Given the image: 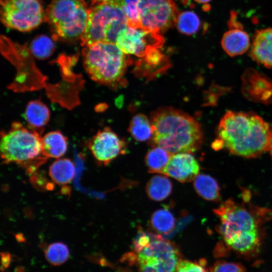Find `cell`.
Wrapping results in <instances>:
<instances>
[{"label":"cell","mask_w":272,"mask_h":272,"mask_svg":"<svg viewBox=\"0 0 272 272\" xmlns=\"http://www.w3.org/2000/svg\"><path fill=\"white\" fill-rule=\"evenodd\" d=\"M214 212L220 219L218 232L227 247L246 258L258 254L263 239L262 218H271L270 210L248 208L229 199Z\"/></svg>","instance_id":"6da1fadb"},{"label":"cell","mask_w":272,"mask_h":272,"mask_svg":"<svg viewBox=\"0 0 272 272\" xmlns=\"http://www.w3.org/2000/svg\"><path fill=\"white\" fill-rule=\"evenodd\" d=\"M216 134L213 149H225L233 155L251 158L268 151L271 128L253 112L229 110L220 121Z\"/></svg>","instance_id":"7a4b0ae2"},{"label":"cell","mask_w":272,"mask_h":272,"mask_svg":"<svg viewBox=\"0 0 272 272\" xmlns=\"http://www.w3.org/2000/svg\"><path fill=\"white\" fill-rule=\"evenodd\" d=\"M155 146L171 155L191 153L199 149L203 141L200 125L188 114L171 107L159 109L151 120Z\"/></svg>","instance_id":"3957f363"},{"label":"cell","mask_w":272,"mask_h":272,"mask_svg":"<svg viewBox=\"0 0 272 272\" xmlns=\"http://www.w3.org/2000/svg\"><path fill=\"white\" fill-rule=\"evenodd\" d=\"M133 252L127 257L138 266L139 272H176L182 259L176 245L161 235L138 228L133 242Z\"/></svg>","instance_id":"277c9868"},{"label":"cell","mask_w":272,"mask_h":272,"mask_svg":"<svg viewBox=\"0 0 272 272\" xmlns=\"http://www.w3.org/2000/svg\"><path fill=\"white\" fill-rule=\"evenodd\" d=\"M40 132L14 122L8 131L1 132L0 152L4 164L15 163L29 173L44 164L47 158L42 151Z\"/></svg>","instance_id":"5b68a950"},{"label":"cell","mask_w":272,"mask_h":272,"mask_svg":"<svg viewBox=\"0 0 272 272\" xmlns=\"http://www.w3.org/2000/svg\"><path fill=\"white\" fill-rule=\"evenodd\" d=\"M82 56L85 70L93 81L113 86L122 79L127 61L116 44L98 42L85 46Z\"/></svg>","instance_id":"8992f818"},{"label":"cell","mask_w":272,"mask_h":272,"mask_svg":"<svg viewBox=\"0 0 272 272\" xmlns=\"http://www.w3.org/2000/svg\"><path fill=\"white\" fill-rule=\"evenodd\" d=\"M127 26L124 12L111 1L91 0L81 44L83 46L98 42L115 44L119 33Z\"/></svg>","instance_id":"52a82bcc"},{"label":"cell","mask_w":272,"mask_h":272,"mask_svg":"<svg viewBox=\"0 0 272 272\" xmlns=\"http://www.w3.org/2000/svg\"><path fill=\"white\" fill-rule=\"evenodd\" d=\"M89 7L84 0H52L45 9V21L53 38L66 41L80 39L86 27Z\"/></svg>","instance_id":"ba28073f"},{"label":"cell","mask_w":272,"mask_h":272,"mask_svg":"<svg viewBox=\"0 0 272 272\" xmlns=\"http://www.w3.org/2000/svg\"><path fill=\"white\" fill-rule=\"evenodd\" d=\"M1 5V20L8 28L27 32L45 21L40 0H2Z\"/></svg>","instance_id":"9c48e42d"},{"label":"cell","mask_w":272,"mask_h":272,"mask_svg":"<svg viewBox=\"0 0 272 272\" xmlns=\"http://www.w3.org/2000/svg\"><path fill=\"white\" fill-rule=\"evenodd\" d=\"M138 9L141 27L158 33L175 25L179 14L173 0H140Z\"/></svg>","instance_id":"30bf717a"},{"label":"cell","mask_w":272,"mask_h":272,"mask_svg":"<svg viewBox=\"0 0 272 272\" xmlns=\"http://www.w3.org/2000/svg\"><path fill=\"white\" fill-rule=\"evenodd\" d=\"M163 41L158 33L127 26L119 33L115 44L124 54L143 57L149 49L160 47Z\"/></svg>","instance_id":"8fae6325"},{"label":"cell","mask_w":272,"mask_h":272,"mask_svg":"<svg viewBox=\"0 0 272 272\" xmlns=\"http://www.w3.org/2000/svg\"><path fill=\"white\" fill-rule=\"evenodd\" d=\"M88 147L97 164L104 166L126 150L124 141L109 127L99 130L89 141Z\"/></svg>","instance_id":"7c38bea8"},{"label":"cell","mask_w":272,"mask_h":272,"mask_svg":"<svg viewBox=\"0 0 272 272\" xmlns=\"http://www.w3.org/2000/svg\"><path fill=\"white\" fill-rule=\"evenodd\" d=\"M242 93L248 100L264 104H272V80L252 68L242 76Z\"/></svg>","instance_id":"4fadbf2b"},{"label":"cell","mask_w":272,"mask_h":272,"mask_svg":"<svg viewBox=\"0 0 272 272\" xmlns=\"http://www.w3.org/2000/svg\"><path fill=\"white\" fill-rule=\"evenodd\" d=\"M199 172V166L190 153H180L172 155L163 174L181 182L191 181Z\"/></svg>","instance_id":"5bb4252c"},{"label":"cell","mask_w":272,"mask_h":272,"mask_svg":"<svg viewBox=\"0 0 272 272\" xmlns=\"http://www.w3.org/2000/svg\"><path fill=\"white\" fill-rule=\"evenodd\" d=\"M249 55L258 64L272 67V28L255 32Z\"/></svg>","instance_id":"9a60e30c"},{"label":"cell","mask_w":272,"mask_h":272,"mask_svg":"<svg viewBox=\"0 0 272 272\" xmlns=\"http://www.w3.org/2000/svg\"><path fill=\"white\" fill-rule=\"evenodd\" d=\"M221 45L225 52L230 56H235L246 52L250 46L249 35L243 26L229 28L223 35Z\"/></svg>","instance_id":"2e32d148"},{"label":"cell","mask_w":272,"mask_h":272,"mask_svg":"<svg viewBox=\"0 0 272 272\" xmlns=\"http://www.w3.org/2000/svg\"><path fill=\"white\" fill-rule=\"evenodd\" d=\"M42 151L47 158L59 159L67 149L66 138L59 130L49 132L42 137Z\"/></svg>","instance_id":"e0dca14e"},{"label":"cell","mask_w":272,"mask_h":272,"mask_svg":"<svg viewBox=\"0 0 272 272\" xmlns=\"http://www.w3.org/2000/svg\"><path fill=\"white\" fill-rule=\"evenodd\" d=\"M48 173L53 182L65 185L71 183L75 176V165L69 159H57L50 165Z\"/></svg>","instance_id":"ac0fdd59"},{"label":"cell","mask_w":272,"mask_h":272,"mask_svg":"<svg viewBox=\"0 0 272 272\" xmlns=\"http://www.w3.org/2000/svg\"><path fill=\"white\" fill-rule=\"evenodd\" d=\"M24 116L29 126L40 130L48 122L50 112L48 107L43 102L36 100L28 103Z\"/></svg>","instance_id":"d6986e66"},{"label":"cell","mask_w":272,"mask_h":272,"mask_svg":"<svg viewBox=\"0 0 272 272\" xmlns=\"http://www.w3.org/2000/svg\"><path fill=\"white\" fill-rule=\"evenodd\" d=\"M172 184L167 177L155 175L148 182L146 187L148 197L153 200L160 201L165 199L171 194Z\"/></svg>","instance_id":"ffe728a7"},{"label":"cell","mask_w":272,"mask_h":272,"mask_svg":"<svg viewBox=\"0 0 272 272\" xmlns=\"http://www.w3.org/2000/svg\"><path fill=\"white\" fill-rule=\"evenodd\" d=\"M175 218L167 209H159L152 215L150 221V228L158 234H168L175 228Z\"/></svg>","instance_id":"44dd1931"},{"label":"cell","mask_w":272,"mask_h":272,"mask_svg":"<svg viewBox=\"0 0 272 272\" xmlns=\"http://www.w3.org/2000/svg\"><path fill=\"white\" fill-rule=\"evenodd\" d=\"M194 188L197 194L210 201L220 198V187L216 180L210 175L198 174L194 180Z\"/></svg>","instance_id":"7402d4cb"},{"label":"cell","mask_w":272,"mask_h":272,"mask_svg":"<svg viewBox=\"0 0 272 272\" xmlns=\"http://www.w3.org/2000/svg\"><path fill=\"white\" fill-rule=\"evenodd\" d=\"M172 155L164 149L155 146L145 157V163L150 173H163Z\"/></svg>","instance_id":"603a6c76"},{"label":"cell","mask_w":272,"mask_h":272,"mask_svg":"<svg viewBox=\"0 0 272 272\" xmlns=\"http://www.w3.org/2000/svg\"><path fill=\"white\" fill-rule=\"evenodd\" d=\"M128 130L137 141H146L152 137L151 122L143 114L139 113L133 116L130 121Z\"/></svg>","instance_id":"cb8c5ba5"},{"label":"cell","mask_w":272,"mask_h":272,"mask_svg":"<svg viewBox=\"0 0 272 272\" xmlns=\"http://www.w3.org/2000/svg\"><path fill=\"white\" fill-rule=\"evenodd\" d=\"M176 25L179 32L191 35L198 31L201 23L199 17L194 12L186 11L179 14Z\"/></svg>","instance_id":"d4e9b609"},{"label":"cell","mask_w":272,"mask_h":272,"mask_svg":"<svg viewBox=\"0 0 272 272\" xmlns=\"http://www.w3.org/2000/svg\"><path fill=\"white\" fill-rule=\"evenodd\" d=\"M44 255L49 263L53 265H59L67 260L70 251L66 245L60 242L48 245L44 251Z\"/></svg>","instance_id":"484cf974"},{"label":"cell","mask_w":272,"mask_h":272,"mask_svg":"<svg viewBox=\"0 0 272 272\" xmlns=\"http://www.w3.org/2000/svg\"><path fill=\"white\" fill-rule=\"evenodd\" d=\"M30 49L34 56L38 59H45L50 56L54 50L52 39L44 35L36 36L31 42Z\"/></svg>","instance_id":"4316f807"},{"label":"cell","mask_w":272,"mask_h":272,"mask_svg":"<svg viewBox=\"0 0 272 272\" xmlns=\"http://www.w3.org/2000/svg\"><path fill=\"white\" fill-rule=\"evenodd\" d=\"M124 12L128 26L142 27L140 22L138 5L140 0H110Z\"/></svg>","instance_id":"83f0119b"},{"label":"cell","mask_w":272,"mask_h":272,"mask_svg":"<svg viewBox=\"0 0 272 272\" xmlns=\"http://www.w3.org/2000/svg\"><path fill=\"white\" fill-rule=\"evenodd\" d=\"M176 272H208L207 262L204 259L194 261L181 259Z\"/></svg>","instance_id":"f1b7e54d"},{"label":"cell","mask_w":272,"mask_h":272,"mask_svg":"<svg viewBox=\"0 0 272 272\" xmlns=\"http://www.w3.org/2000/svg\"><path fill=\"white\" fill-rule=\"evenodd\" d=\"M210 272H246L240 263L218 260L210 267Z\"/></svg>","instance_id":"f546056e"},{"label":"cell","mask_w":272,"mask_h":272,"mask_svg":"<svg viewBox=\"0 0 272 272\" xmlns=\"http://www.w3.org/2000/svg\"><path fill=\"white\" fill-rule=\"evenodd\" d=\"M2 257V266L1 269H5L7 268L10 263L11 262V255L6 252L1 253Z\"/></svg>","instance_id":"4dcf8cb0"},{"label":"cell","mask_w":272,"mask_h":272,"mask_svg":"<svg viewBox=\"0 0 272 272\" xmlns=\"http://www.w3.org/2000/svg\"><path fill=\"white\" fill-rule=\"evenodd\" d=\"M271 128V138H270V145L269 147V151L270 154V155L272 157V125L270 126Z\"/></svg>","instance_id":"1f68e13d"},{"label":"cell","mask_w":272,"mask_h":272,"mask_svg":"<svg viewBox=\"0 0 272 272\" xmlns=\"http://www.w3.org/2000/svg\"><path fill=\"white\" fill-rule=\"evenodd\" d=\"M194 1L199 3L206 4L211 1L212 0H194Z\"/></svg>","instance_id":"d6a6232c"},{"label":"cell","mask_w":272,"mask_h":272,"mask_svg":"<svg viewBox=\"0 0 272 272\" xmlns=\"http://www.w3.org/2000/svg\"><path fill=\"white\" fill-rule=\"evenodd\" d=\"M120 272H130V271H127V270H123V271H120Z\"/></svg>","instance_id":"836d02e7"}]
</instances>
